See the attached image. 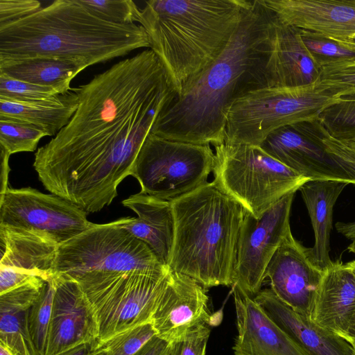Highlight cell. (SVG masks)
<instances>
[{"instance_id": "cell-1", "label": "cell", "mask_w": 355, "mask_h": 355, "mask_svg": "<svg viewBox=\"0 0 355 355\" xmlns=\"http://www.w3.org/2000/svg\"><path fill=\"white\" fill-rule=\"evenodd\" d=\"M69 123L35 153L33 166L51 193L94 213L112 203L137 155L178 93L151 49L123 60L73 88Z\"/></svg>"}, {"instance_id": "cell-2", "label": "cell", "mask_w": 355, "mask_h": 355, "mask_svg": "<svg viewBox=\"0 0 355 355\" xmlns=\"http://www.w3.org/2000/svg\"><path fill=\"white\" fill-rule=\"evenodd\" d=\"M267 8L251 1L223 52L190 78L157 120L153 134L200 145L224 144L228 114L247 92L265 87Z\"/></svg>"}, {"instance_id": "cell-3", "label": "cell", "mask_w": 355, "mask_h": 355, "mask_svg": "<svg viewBox=\"0 0 355 355\" xmlns=\"http://www.w3.org/2000/svg\"><path fill=\"white\" fill-rule=\"evenodd\" d=\"M150 46L140 24L108 21L79 0H55L26 17L0 24V63L48 58L86 68Z\"/></svg>"}, {"instance_id": "cell-4", "label": "cell", "mask_w": 355, "mask_h": 355, "mask_svg": "<svg viewBox=\"0 0 355 355\" xmlns=\"http://www.w3.org/2000/svg\"><path fill=\"white\" fill-rule=\"evenodd\" d=\"M245 0H150L139 24L178 95L223 52L238 28Z\"/></svg>"}, {"instance_id": "cell-5", "label": "cell", "mask_w": 355, "mask_h": 355, "mask_svg": "<svg viewBox=\"0 0 355 355\" xmlns=\"http://www.w3.org/2000/svg\"><path fill=\"white\" fill-rule=\"evenodd\" d=\"M171 202L174 236L170 270L207 289L232 286L243 207L213 182Z\"/></svg>"}, {"instance_id": "cell-6", "label": "cell", "mask_w": 355, "mask_h": 355, "mask_svg": "<svg viewBox=\"0 0 355 355\" xmlns=\"http://www.w3.org/2000/svg\"><path fill=\"white\" fill-rule=\"evenodd\" d=\"M340 97L321 86L263 87L239 98L231 107L224 144L260 146L272 131L291 124L317 119Z\"/></svg>"}, {"instance_id": "cell-7", "label": "cell", "mask_w": 355, "mask_h": 355, "mask_svg": "<svg viewBox=\"0 0 355 355\" xmlns=\"http://www.w3.org/2000/svg\"><path fill=\"white\" fill-rule=\"evenodd\" d=\"M214 184L255 218L310 179L267 154L260 146H215Z\"/></svg>"}, {"instance_id": "cell-8", "label": "cell", "mask_w": 355, "mask_h": 355, "mask_svg": "<svg viewBox=\"0 0 355 355\" xmlns=\"http://www.w3.org/2000/svg\"><path fill=\"white\" fill-rule=\"evenodd\" d=\"M170 272L159 275L142 270L93 272L74 279L95 312L99 343L151 322Z\"/></svg>"}, {"instance_id": "cell-9", "label": "cell", "mask_w": 355, "mask_h": 355, "mask_svg": "<svg viewBox=\"0 0 355 355\" xmlns=\"http://www.w3.org/2000/svg\"><path fill=\"white\" fill-rule=\"evenodd\" d=\"M142 270L163 275L170 272L143 241L120 225V219L94 224L59 245L51 274L76 279L89 272Z\"/></svg>"}, {"instance_id": "cell-10", "label": "cell", "mask_w": 355, "mask_h": 355, "mask_svg": "<svg viewBox=\"0 0 355 355\" xmlns=\"http://www.w3.org/2000/svg\"><path fill=\"white\" fill-rule=\"evenodd\" d=\"M260 147L311 180L355 184V149L329 135L318 119L279 128Z\"/></svg>"}, {"instance_id": "cell-11", "label": "cell", "mask_w": 355, "mask_h": 355, "mask_svg": "<svg viewBox=\"0 0 355 355\" xmlns=\"http://www.w3.org/2000/svg\"><path fill=\"white\" fill-rule=\"evenodd\" d=\"M214 154L210 145L166 139L151 133L130 171L141 192L172 200L207 182Z\"/></svg>"}, {"instance_id": "cell-12", "label": "cell", "mask_w": 355, "mask_h": 355, "mask_svg": "<svg viewBox=\"0 0 355 355\" xmlns=\"http://www.w3.org/2000/svg\"><path fill=\"white\" fill-rule=\"evenodd\" d=\"M87 212L55 194L31 187L1 193L0 227L44 237L60 245L94 225Z\"/></svg>"}, {"instance_id": "cell-13", "label": "cell", "mask_w": 355, "mask_h": 355, "mask_svg": "<svg viewBox=\"0 0 355 355\" xmlns=\"http://www.w3.org/2000/svg\"><path fill=\"white\" fill-rule=\"evenodd\" d=\"M295 193L283 197L259 218L244 211L232 286L253 298L266 279L270 260L291 232L289 218Z\"/></svg>"}, {"instance_id": "cell-14", "label": "cell", "mask_w": 355, "mask_h": 355, "mask_svg": "<svg viewBox=\"0 0 355 355\" xmlns=\"http://www.w3.org/2000/svg\"><path fill=\"white\" fill-rule=\"evenodd\" d=\"M324 272L309 259L308 248L290 232L270 260L265 277L269 279L270 288L278 298L311 320Z\"/></svg>"}, {"instance_id": "cell-15", "label": "cell", "mask_w": 355, "mask_h": 355, "mask_svg": "<svg viewBox=\"0 0 355 355\" xmlns=\"http://www.w3.org/2000/svg\"><path fill=\"white\" fill-rule=\"evenodd\" d=\"M267 19L265 87H295L317 83L321 68L306 48L300 29L283 22L268 8Z\"/></svg>"}, {"instance_id": "cell-16", "label": "cell", "mask_w": 355, "mask_h": 355, "mask_svg": "<svg viewBox=\"0 0 355 355\" xmlns=\"http://www.w3.org/2000/svg\"><path fill=\"white\" fill-rule=\"evenodd\" d=\"M51 275L55 293L44 355H60L98 339V329L94 309L78 282Z\"/></svg>"}, {"instance_id": "cell-17", "label": "cell", "mask_w": 355, "mask_h": 355, "mask_svg": "<svg viewBox=\"0 0 355 355\" xmlns=\"http://www.w3.org/2000/svg\"><path fill=\"white\" fill-rule=\"evenodd\" d=\"M207 288L191 277L171 271L151 319L156 335L171 343L192 329L209 324Z\"/></svg>"}, {"instance_id": "cell-18", "label": "cell", "mask_w": 355, "mask_h": 355, "mask_svg": "<svg viewBox=\"0 0 355 355\" xmlns=\"http://www.w3.org/2000/svg\"><path fill=\"white\" fill-rule=\"evenodd\" d=\"M284 23L325 37L354 41L355 0H260Z\"/></svg>"}, {"instance_id": "cell-19", "label": "cell", "mask_w": 355, "mask_h": 355, "mask_svg": "<svg viewBox=\"0 0 355 355\" xmlns=\"http://www.w3.org/2000/svg\"><path fill=\"white\" fill-rule=\"evenodd\" d=\"M238 335L234 355H306L254 298L232 286Z\"/></svg>"}, {"instance_id": "cell-20", "label": "cell", "mask_w": 355, "mask_h": 355, "mask_svg": "<svg viewBox=\"0 0 355 355\" xmlns=\"http://www.w3.org/2000/svg\"><path fill=\"white\" fill-rule=\"evenodd\" d=\"M254 300L306 355H355L349 341L294 311L271 288L261 290Z\"/></svg>"}, {"instance_id": "cell-21", "label": "cell", "mask_w": 355, "mask_h": 355, "mask_svg": "<svg viewBox=\"0 0 355 355\" xmlns=\"http://www.w3.org/2000/svg\"><path fill=\"white\" fill-rule=\"evenodd\" d=\"M355 315V272L339 260L324 270L315 297L311 320L346 339Z\"/></svg>"}, {"instance_id": "cell-22", "label": "cell", "mask_w": 355, "mask_h": 355, "mask_svg": "<svg viewBox=\"0 0 355 355\" xmlns=\"http://www.w3.org/2000/svg\"><path fill=\"white\" fill-rule=\"evenodd\" d=\"M122 204L137 217L121 218L120 225L145 243L168 267L174 236L171 200L139 192L123 200Z\"/></svg>"}, {"instance_id": "cell-23", "label": "cell", "mask_w": 355, "mask_h": 355, "mask_svg": "<svg viewBox=\"0 0 355 355\" xmlns=\"http://www.w3.org/2000/svg\"><path fill=\"white\" fill-rule=\"evenodd\" d=\"M45 281L36 277L0 294V343L13 355H37L30 336L28 316Z\"/></svg>"}, {"instance_id": "cell-24", "label": "cell", "mask_w": 355, "mask_h": 355, "mask_svg": "<svg viewBox=\"0 0 355 355\" xmlns=\"http://www.w3.org/2000/svg\"><path fill=\"white\" fill-rule=\"evenodd\" d=\"M347 183L333 180H308L299 189L313 225L315 244L308 248L311 261L322 270L330 267L329 236L334 206Z\"/></svg>"}, {"instance_id": "cell-25", "label": "cell", "mask_w": 355, "mask_h": 355, "mask_svg": "<svg viewBox=\"0 0 355 355\" xmlns=\"http://www.w3.org/2000/svg\"><path fill=\"white\" fill-rule=\"evenodd\" d=\"M73 88L53 97L34 102L0 99V120H11L33 125L46 136L56 135L71 120L78 106Z\"/></svg>"}, {"instance_id": "cell-26", "label": "cell", "mask_w": 355, "mask_h": 355, "mask_svg": "<svg viewBox=\"0 0 355 355\" xmlns=\"http://www.w3.org/2000/svg\"><path fill=\"white\" fill-rule=\"evenodd\" d=\"M0 266L35 273L44 280L51 275L59 245L37 234L0 227Z\"/></svg>"}, {"instance_id": "cell-27", "label": "cell", "mask_w": 355, "mask_h": 355, "mask_svg": "<svg viewBox=\"0 0 355 355\" xmlns=\"http://www.w3.org/2000/svg\"><path fill=\"white\" fill-rule=\"evenodd\" d=\"M85 69L76 62L48 58L0 63V73L24 82L52 87L61 94L72 89L71 80Z\"/></svg>"}, {"instance_id": "cell-28", "label": "cell", "mask_w": 355, "mask_h": 355, "mask_svg": "<svg viewBox=\"0 0 355 355\" xmlns=\"http://www.w3.org/2000/svg\"><path fill=\"white\" fill-rule=\"evenodd\" d=\"M300 31L306 48L321 69L355 60V40H340L302 29Z\"/></svg>"}, {"instance_id": "cell-29", "label": "cell", "mask_w": 355, "mask_h": 355, "mask_svg": "<svg viewBox=\"0 0 355 355\" xmlns=\"http://www.w3.org/2000/svg\"><path fill=\"white\" fill-rule=\"evenodd\" d=\"M54 278L51 275L29 309L28 322L30 336L37 355H44L50 325L53 297Z\"/></svg>"}, {"instance_id": "cell-30", "label": "cell", "mask_w": 355, "mask_h": 355, "mask_svg": "<svg viewBox=\"0 0 355 355\" xmlns=\"http://www.w3.org/2000/svg\"><path fill=\"white\" fill-rule=\"evenodd\" d=\"M332 137L342 141L355 140V93L341 96L326 107L317 119Z\"/></svg>"}, {"instance_id": "cell-31", "label": "cell", "mask_w": 355, "mask_h": 355, "mask_svg": "<svg viewBox=\"0 0 355 355\" xmlns=\"http://www.w3.org/2000/svg\"><path fill=\"white\" fill-rule=\"evenodd\" d=\"M46 136L40 128L19 121L0 120L1 150L9 155L33 152L40 139Z\"/></svg>"}, {"instance_id": "cell-32", "label": "cell", "mask_w": 355, "mask_h": 355, "mask_svg": "<svg viewBox=\"0 0 355 355\" xmlns=\"http://www.w3.org/2000/svg\"><path fill=\"white\" fill-rule=\"evenodd\" d=\"M155 335L150 322L121 332L100 344L106 355H134Z\"/></svg>"}, {"instance_id": "cell-33", "label": "cell", "mask_w": 355, "mask_h": 355, "mask_svg": "<svg viewBox=\"0 0 355 355\" xmlns=\"http://www.w3.org/2000/svg\"><path fill=\"white\" fill-rule=\"evenodd\" d=\"M80 3L99 17L121 24L139 23L141 9L130 0H79Z\"/></svg>"}, {"instance_id": "cell-34", "label": "cell", "mask_w": 355, "mask_h": 355, "mask_svg": "<svg viewBox=\"0 0 355 355\" xmlns=\"http://www.w3.org/2000/svg\"><path fill=\"white\" fill-rule=\"evenodd\" d=\"M61 94L56 89L35 85L0 73V99L16 102L46 100Z\"/></svg>"}, {"instance_id": "cell-35", "label": "cell", "mask_w": 355, "mask_h": 355, "mask_svg": "<svg viewBox=\"0 0 355 355\" xmlns=\"http://www.w3.org/2000/svg\"><path fill=\"white\" fill-rule=\"evenodd\" d=\"M318 83L340 97L355 93V60L322 68Z\"/></svg>"}, {"instance_id": "cell-36", "label": "cell", "mask_w": 355, "mask_h": 355, "mask_svg": "<svg viewBox=\"0 0 355 355\" xmlns=\"http://www.w3.org/2000/svg\"><path fill=\"white\" fill-rule=\"evenodd\" d=\"M209 324H200L169 343L168 355H205Z\"/></svg>"}, {"instance_id": "cell-37", "label": "cell", "mask_w": 355, "mask_h": 355, "mask_svg": "<svg viewBox=\"0 0 355 355\" xmlns=\"http://www.w3.org/2000/svg\"><path fill=\"white\" fill-rule=\"evenodd\" d=\"M42 7L36 0H0V24L21 19Z\"/></svg>"}, {"instance_id": "cell-38", "label": "cell", "mask_w": 355, "mask_h": 355, "mask_svg": "<svg viewBox=\"0 0 355 355\" xmlns=\"http://www.w3.org/2000/svg\"><path fill=\"white\" fill-rule=\"evenodd\" d=\"M36 277L40 276L23 269L0 266V294L17 288Z\"/></svg>"}, {"instance_id": "cell-39", "label": "cell", "mask_w": 355, "mask_h": 355, "mask_svg": "<svg viewBox=\"0 0 355 355\" xmlns=\"http://www.w3.org/2000/svg\"><path fill=\"white\" fill-rule=\"evenodd\" d=\"M169 343L157 335L134 355H168Z\"/></svg>"}, {"instance_id": "cell-40", "label": "cell", "mask_w": 355, "mask_h": 355, "mask_svg": "<svg viewBox=\"0 0 355 355\" xmlns=\"http://www.w3.org/2000/svg\"><path fill=\"white\" fill-rule=\"evenodd\" d=\"M60 355H106L98 339L80 345Z\"/></svg>"}, {"instance_id": "cell-41", "label": "cell", "mask_w": 355, "mask_h": 355, "mask_svg": "<svg viewBox=\"0 0 355 355\" xmlns=\"http://www.w3.org/2000/svg\"><path fill=\"white\" fill-rule=\"evenodd\" d=\"M336 230L349 239H355V222L352 223H337Z\"/></svg>"}, {"instance_id": "cell-42", "label": "cell", "mask_w": 355, "mask_h": 355, "mask_svg": "<svg viewBox=\"0 0 355 355\" xmlns=\"http://www.w3.org/2000/svg\"><path fill=\"white\" fill-rule=\"evenodd\" d=\"M348 263L355 272V260L348 262ZM346 339L349 342H351L352 340H355V315L354 316V318L350 323V325L349 327Z\"/></svg>"}, {"instance_id": "cell-43", "label": "cell", "mask_w": 355, "mask_h": 355, "mask_svg": "<svg viewBox=\"0 0 355 355\" xmlns=\"http://www.w3.org/2000/svg\"><path fill=\"white\" fill-rule=\"evenodd\" d=\"M0 355H13L3 344L0 343Z\"/></svg>"}, {"instance_id": "cell-44", "label": "cell", "mask_w": 355, "mask_h": 355, "mask_svg": "<svg viewBox=\"0 0 355 355\" xmlns=\"http://www.w3.org/2000/svg\"><path fill=\"white\" fill-rule=\"evenodd\" d=\"M347 248L349 252L355 254V239L352 240V243L348 246Z\"/></svg>"}, {"instance_id": "cell-45", "label": "cell", "mask_w": 355, "mask_h": 355, "mask_svg": "<svg viewBox=\"0 0 355 355\" xmlns=\"http://www.w3.org/2000/svg\"><path fill=\"white\" fill-rule=\"evenodd\" d=\"M347 144H348L351 147L355 149V140L354 141H345Z\"/></svg>"}, {"instance_id": "cell-46", "label": "cell", "mask_w": 355, "mask_h": 355, "mask_svg": "<svg viewBox=\"0 0 355 355\" xmlns=\"http://www.w3.org/2000/svg\"><path fill=\"white\" fill-rule=\"evenodd\" d=\"M350 343L352 344V345L354 346V347L355 349V340H352Z\"/></svg>"}, {"instance_id": "cell-47", "label": "cell", "mask_w": 355, "mask_h": 355, "mask_svg": "<svg viewBox=\"0 0 355 355\" xmlns=\"http://www.w3.org/2000/svg\"><path fill=\"white\" fill-rule=\"evenodd\" d=\"M354 40H355V37H354Z\"/></svg>"}]
</instances>
